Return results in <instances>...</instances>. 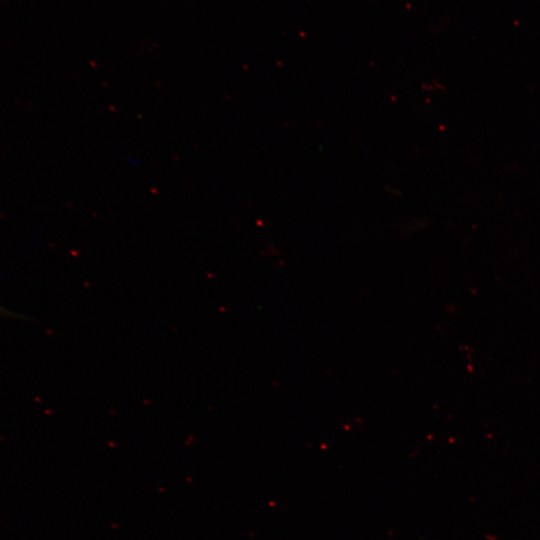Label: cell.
<instances>
[{
    "mask_svg": "<svg viewBox=\"0 0 540 540\" xmlns=\"http://www.w3.org/2000/svg\"><path fill=\"white\" fill-rule=\"evenodd\" d=\"M0 313H3V314H10L6 309H4L3 307L0 306Z\"/></svg>",
    "mask_w": 540,
    "mask_h": 540,
    "instance_id": "cell-1",
    "label": "cell"
}]
</instances>
